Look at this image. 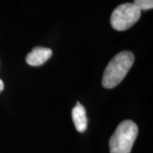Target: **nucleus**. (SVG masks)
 Instances as JSON below:
<instances>
[{
    "label": "nucleus",
    "mask_w": 153,
    "mask_h": 153,
    "mask_svg": "<svg viewBox=\"0 0 153 153\" xmlns=\"http://www.w3.org/2000/svg\"><path fill=\"white\" fill-rule=\"evenodd\" d=\"M134 55L130 51H123L111 59L105 67L102 77V85L105 88L117 86L128 74L134 64Z\"/></svg>",
    "instance_id": "obj_1"
},
{
    "label": "nucleus",
    "mask_w": 153,
    "mask_h": 153,
    "mask_svg": "<svg viewBox=\"0 0 153 153\" xmlns=\"http://www.w3.org/2000/svg\"><path fill=\"white\" fill-rule=\"evenodd\" d=\"M138 135V127L131 120L119 123L109 141L111 153H130Z\"/></svg>",
    "instance_id": "obj_2"
},
{
    "label": "nucleus",
    "mask_w": 153,
    "mask_h": 153,
    "mask_svg": "<svg viewBox=\"0 0 153 153\" xmlns=\"http://www.w3.org/2000/svg\"><path fill=\"white\" fill-rule=\"evenodd\" d=\"M141 16V11L132 3L118 5L111 16V25L117 31H125L133 27Z\"/></svg>",
    "instance_id": "obj_3"
},
{
    "label": "nucleus",
    "mask_w": 153,
    "mask_h": 153,
    "mask_svg": "<svg viewBox=\"0 0 153 153\" xmlns=\"http://www.w3.org/2000/svg\"><path fill=\"white\" fill-rule=\"evenodd\" d=\"M52 50L44 47H35L27 55L26 60L28 65L32 66H38L43 65L52 55Z\"/></svg>",
    "instance_id": "obj_4"
},
{
    "label": "nucleus",
    "mask_w": 153,
    "mask_h": 153,
    "mask_svg": "<svg viewBox=\"0 0 153 153\" xmlns=\"http://www.w3.org/2000/svg\"><path fill=\"white\" fill-rule=\"evenodd\" d=\"M71 117L76 129L79 133H82L87 129L88 118L86 115V110L84 106L79 102H77L76 106L72 109Z\"/></svg>",
    "instance_id": "obj_5"
},
{
    "label": "nucleus",
    "mask_w": 153,
    "mask_h": 153,
    "mask_svg": "<svg viewBox=\"0 0 153 153\" xmlns=\"http://www.w3.org/2000/svg\"><path fill=\"white\" fill-rule=\"evenodd\" d=\"M134 4L140 11H146L152 9L153 0H134Z\"/></svg>",
    "instance_id": "obj_6"
},
{
    "label": "nucleus",
    "mask_w": 153,
    "mask_h": 153,
    "mask_svg": "<svg viewBox=\"0 0 153 153\" xmlns=\"http://www.w3.org/2000/svg\"><path fill=\"white\" fill-rule=\"evenodd\" d=\"M4 89V82L0 79V92Z\"/></svg>",
    "instance_id": "obj_7"
}]
</instances>
